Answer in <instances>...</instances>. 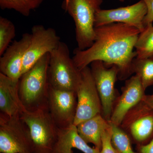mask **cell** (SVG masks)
<instances>
[{"label": "cell", "instance_id": "1", "mask_svg": "<svg viewBox=\"0 0 153 153\" xmlns=\"http://www.w3.org/2000/svg\"><path fill=\"white\" fill-rule=\"evenodd\" d=\"M95 39L85 50L76 48L72 57L79 70L96 60L106 66L115 65L119 70L118 79H128L131 74L133 61L137 57L135 45L140 31L121 23H114L95 27Z\"/></svg>", "mask_w": 153, "mask_h": 153}, {"label": "cell", "instance_id": "2", "mask_svg": "<svg viewBox=\"0 0 153 153\" xmlns=\"http://www.w3.org/2000/svg\"><path fill=\"white\" fill-rule=\"evenodd\" d=\"M49 59L50 54H46L19 79V96L25 108L29 111L47 108Z\"/></svg>", "mask_w": 153, "mask_h": 153}, {"label": "cell", "instance_id": "3", "mask_svg": "<svg viewBox=\"0 0 153 153\" xmlns=\"http://www.w3.org/2000/svg\"><path fill=\"white\" fill-rule=\"evenodd\" d=\"M103 0H63L62 9L73 19L78 49L90 47L95 39V20Z\"/></svg>", "mask_w": 153, "mask_h": 153}, {"label": "cell", "instance_id": "4", "mask_svg": "<svg viewBox=\"0 0 153 153\" xmlns=\"http://www.w3.org/2000/svg\"><path fill=\"white\" fill-rule=\"evenodd\" d=\"M48 80L51 87L60 90L76 91L81 79V70L75 65L66 43L60 42L50 53Z\"/></svg>", "mask_w": 153, "mask_h": 153}, {"label": "cell", "instance_id": "5", "mask_svg": "<svg viewBox=\"0 0 153 153\" xmlns=\"http://www.w3.org/2000/svg\"><path fill=\"white\" fill-rule=\"evenodd\" d=\"M30 129L34 153H53L58 130L48 108L26 110L21 116Z\"/></svg>", "mask_w": 153, "mask_h": 153}, {"label": "cell", "instance_id": "6", "mask_svg": "<svg viewBox=\"0 0 153 153\" xmlns=\"http://www.w3.org/2000/svg\"><path fill=\"white\" fill-rule=\"evenodd\" d=\"M0 152L34 153L30 129L20 116L0 113Z\"/></svg>", "mask_w": 153, "mask_h": 153}, {"label": "cell", "instance_id": "7", "mask_svg": "<svg viewBox=\"0 0 153 153\" xmlns=\"http://www.w3.org/2000/svg\"><path fill=\"white\" fill-rule=\"evenodd\" d=\"M90 68L101 101L102 115L109 121L118 97L115 83L118 78V68L115 65L107 67L100 60L91 63Z\"/></svg>", "mask_w": 153, "mask_h": 153}, {"label": "cell", "instance_id": "8", "mask_svg": "<svg viewBox=\"0 0 153 153\" xmlns=\"http://www.w3.org/2000/svg\"><path fill=\"white\" fill-rule=\"evenodd\" d=\"M81 79L76 91L77 107L74 125L77 126L97 115L102 114L100 97L90 68L81 70Z\"/></svg>", "mask_w": 153, "mask_h": 153}, {"label": "cell", "instance_id": "9", "mask_svg": "<svg viewBox=\"0 0 153 153\" xmlns=\"http://www.w3.org/2000/svg\"><path fill=\"white\" fill-rule=\"evenodd\" d=\"M76 107V91L60 90L49 85L47 108L58 128L74 125Z\"/></svg>", "mask_w": 153, "mask_h": 153}, {"label": "cell", "instance_id": "10", "mask_svg": "<svg viewBox=\"0 0 153 153\" xmlns=\"http://www.w3.org/2000/svg\"><path fill=\"white\" fill-rule=\"evenodd\" d=\"M31 34V41L22 65V74L33 67L41 57L57 49L61 42L55 29L46 28L42 25L33 26Z\"/></svg>", "mask_w": 153, "mask_h": 153}, {"label": "cell", "instance_id": "11", "mask_svg": "<svg viewBox=\"0 0 153 153\" xmlns=\"http://www.w3.org/2000/svg\"><path fill=\"white\" fill-rule=\"evenodd\" d=\"M119 126L142 145L153 136V110L142 100L129 111Z\"/></svg>", "mask_w": 153, "mask_h": 153}, {"label": "cell", "instance_id": "12", "mask_svg": "<svg viewBox=\"0 0 153 153\" xmlns=\"http://www.w3.org/2000/svg\"><path fill=\"white\" fill-rule=\"evenodd\" d=\"M147 7L143 0L126 7L110 10L100 9L96 15L95 27L114 23H121L136 28L142 32Z\"/></svg>", "mask_w": 153, "mask_h": 153}, {"label": "cell", "instance_id": "13", "mask_svg": "<svg viewBox=\"0 0 153 153\" xmlns=\"http://www.w3.org/2000/svg\"><path fill=\"white\" fill-rule=\"evenodd\" d=\"M122 91L115 102L109 121L118 126L129 111L141 101L146 94L140 79L136 74L126 79Z\"/></svg>", "mask_w": 153, "mask_h": 153}, {"label": "cell", "instance_id": "14", "mask_svg": "<svg viewBox=\"0 0 153 153\" xmlns=\"http://www.w3.org/2000/svg\"><path fill=\"white\" fill-rule=\"evenodd\" d=\"M31 39V34L24 33L20 40L9 46L0 58V73L13 79H20L23 61Z\"/></svg>", "mask_w": 153, "mask_h": 153}, {"label": "cell", "instance_id": "15", "mask_svg": "<svg viewBox=\"0 0 153 153\" xmlns=\"http://www.w3.org/2000/svg\"><path fill=\"white\" fill-rule=\"evenodd\" d=\"M19 80L0 73V111L10 117L21 116L27 110L19 94Z\"/></svg>", "mask_w": 153, "mask_h": 153}, {"label": "cell", "instance_id": "16", "mask_svg": "<svg viewBox=\"0 0 153 153\" xmlns=\"http://www.w3.org/2000/svg\"><path fill=\"white\" fill-rule=\"evenodd\" d=\"M76 149L84 153H100L96 148L91 147L79 136L76 126L72 125L58 130V139L53 153H73Z\"/></svg>", "mask_w": 153, "mask_h": 153}, {"label": "cell", "instance_id": "17", "mask_svg": "<svg viewBox=\"0 0 153 153\" xmlns=\"http://www.w3.org/2000/svg\"><path fill=\"white\" fill-rule=\"evenodd\" d=\"M109 126V121L102 114H99L82 122L76 127L79 136L85 142L93 144L94 147L100 151L102 133Z\"/></svg>", "mask_w": 153, "mask_h": 153}, {"label": "cell", "instance_id": "18", "mask_svg": "<svg viewBox=\"0 0 153 153\" xmlns=\"http://www.w3.org/2000/svg\"><path fill=\"white\" fill-rule=\"evenodd\" d=\"M133 74L135 73L139 77L145 91L153 85V57L134 59L132 64Z\"/></svg>", "mask_w": 153, "mask_h": 153}, {"label": "cell", "instance_id": "19", "mask_svg": "<svg viewBox=\"0 0 153 153\" xmlns=\"http://www.w3.org/2000/svg\"><path fill=\"white\" fill-rule=\"evenodd\" d=\"M136 58L144 59L153 57V24L145 26L140 33L135 45Z\"/></svg>", "mask_w": 153, "mask_h": 153}, {"label": "cell", "instance_id": "20", "mask_svg": "<svg viewBox=\"0 0 153 153\" xmlns=\"http://www.w3.org/2000/svg\"><path fill=\"white\" fill-rule=\"evenodd\" d=\"M44 0H0L1 10H14L24 16L28 17L32 10L40 7Z\"/></svg>", "mask_w": 153, "mask_h": 153}, {"label": "cell", "instance_id": "21", "mask_svg": "<svg viewBox=\"0 0 153 153\" xmlns=\"http://www.w3.org/2000/svg\"><path fill=\"white\" fill-rule=\"evenodd\" d=\"M112 130V143L117 153H137L132 147L131 140L127 134L120 127L109 122Z\"/></svg>", "mask_w": 153, "mask_h": 153}, {"label": "cell", "instance_id": "22", "mask_svg": "<svg viewBox=\"0 0 153 153\" xmlns=\"http://www.w3.org/2000/svg\"><path fill=\"white\" fill-rule=\"evenodd\" d=\"M16 36L13 23L7 18L0 17V56L4 54Z\"/></svg>", "mask_w": 153, "mask_h": 153}, {"label": "cell", "instance_id": "23", "mask_svg": "<svg viewBox=\"0 0 153 153\" xmlns=\"http://www.w3.org/2000/svg\"><path fill=\"white\" fill-rule=\"evenodd\" d=\"M111 137L112 130L110 123L109 126L105 129L102 133L100 153H117L113 145Z\"/></svg>", "mask_w": 153, "mask_h": 153}, {"label": "cell", "instance_id": "24", "mask_svg": "<svg viewBox=\"0 0 153 153\" xmlns=\"http://www.w3.org/2000/svg\"><path fill=\"white\" fill-rule=\"evenodd\" d=\"M147 7V13L143 20V25L145 26L153 23V0H143Z\"/></svg>", "mask_w": 153, "mask_h": 153}, {"label": "cell", "instance_id": "25", "mask_svg": "<svg viewBox=\"0 0 153 153\" xmlns=\"http://www.w3.org/2000/svg\"><path fill=\"white\" fill-rule=\"evenodd\" d=\"M138 147L140 153H153V138L149 143L139 145Z\"/></svg>", "mask_w": 153, "mask_h": 153}, {"label": "cell", "instance_id": "26", "mask_svg": "<svg viewBox=\"0 0 153 153\" xmlns=\"http://www.w3.org/2000/svg\"><path fill=\"white\" fill-rule=\"evenodd\" d=\"M142 101L153 110V93L148 95L145 94L143 97Z\"/></svg>", "mask_w": 153, "mask_h": 153}, {"label": "cell", "instance_id": "27", "mask_svg": "<svg viewBox=\"0 0 153 153\" xmlns=\"http://www.w3.org/2000/svg\"><path fill=\"white\" fill-rule=\"evenodd\" d=\"M120 1L122 2H123L125 0H119Z\"/></svg>", "mask_w": 153, "mask_h": 153}]
</instances>
